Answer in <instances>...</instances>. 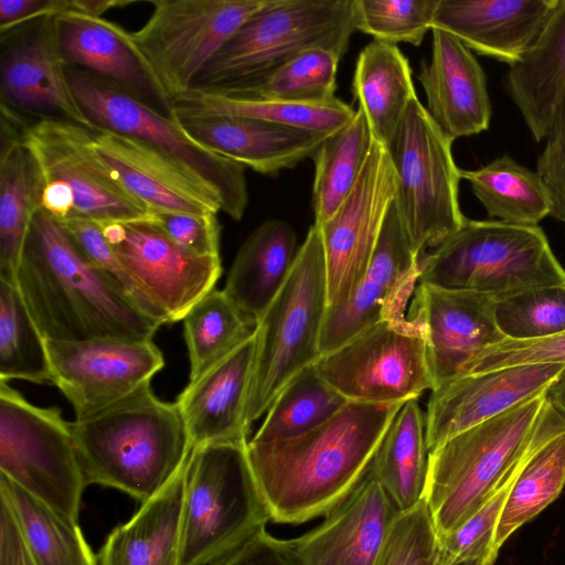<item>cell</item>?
<instances>
[{"mask_svg":"<svg viewBox=\"0 0 565 565\" xmlns=\"http://www.w3.org/2000/svg\"><path fill=\"white\" fill-rule=\"evenodd\" d=\"M299 247L290 225L267 220L239 247L224 292L255 324L285 285Z\"/></svg>","mask_w":565,"mask_h":565,"instance_id":"obj_32","label":"cell"},{"mask_svg":"<svg viewBox=\"0 0 565 565\" xmlns=\"http://www.w3.org/2000/svg\"><path fill=\"white\" fill-rule=\"evenodd\" d=\"M563 363L523 364L459 376L433 391L425 413L428 452L451 436L546 392Z\"/></svg>","mask_w":565,"mask_h":565,"instance_id":"obj_21","label":"cell"},{"mask_svg":"<svg viewBox=\"0 0 565 565\" xmlns=\"http://www.w3.org/2000/svg\"><path fill=\"white\" fill-rule=\"evenodd\" d=\"M0 498L10 508L38 565H96L76 521L0 475Z\"/></svg>","mask_w":565,"mask_h":565,"instance_id":"obj_38","label":"cell"},{"mask_svg":"<svg viewBox=\"0 0 565 565\" xmlns=\"http://www.w3.org/2000/svg\"><path fill=\"white\" fill-rule=\"evenodd\" d=\"M22 129L19 115L1 110L0 280L13 285L42 191L38 166L22 143Z\"/></svg>","mask_w":565,"mask_h":565,"instance_id":"obj_29","label":"cell"},{"mask_svg":"<svg viewBox=\"0 0 565 565\" xmlns=\"http://www.w3.org/2000/svg\"><path fill=\"white\" fill-rule=\"evenodd\" d=\"M66 76L95 131H111L148 145L207 188L218 200L221 212L235 221L243 217L248 204L245 166L198 143L175 119L111 82L76 67H66Z\"/></svg>","mask_w":565,"mask_h":565,"instance_id":"obj_9","label":"cell"},{"mask_svg":"<svg viewBox=\"0 0 565 565\" xmlns=\"http://www.w3.org/2000/svg\"><path fill=\"white\" fill-rule=\"evenodd\" d=\"M188 460L127 523L114 529L96 556V565H180Z\"/></svg>","mask_w":565,"mask_h":565,"instance_id":"obj_31","label":"cell"},{"mask_svg":"<svg viewBox=\"0 0 565 565\" xmlns=\"http://www.w3.org/2000/svg\"><path fill=\"white\" fill-rule=\"evenodd\" d=\"M403 404L349 402L320 426L294 438L247 443V456L275 523L327 515L362 482Z\"/></svg>","mask_w":565,"mask_h":565,"instance_id":"obj_1","label":"cell"},{"mask_svg":"<svg viewBox=\"0 0 565 565\" xmlns=\"http://www.w3.org/2000/svg\"><path fill=\"white\" fill-rule=\"evenodd\" d=\"M60 54L66 67L88 71L171 116L172 105L132 45L129 32L100 17L66 10L55 15Z\"/></svg>","mask_w":565,"mask_h":565,"instance_id":"obj_25","label":"cell"},{"mask_svg":"<svg viewBox=\"0 0 565 565\" xmlns=\"http://www.w3.org/2000/svg\"><path fill=\"white\" fill-rule=\"evenodd\" d=\"M544 141L536 160V172L551 193L553 206L550 216L565 224V98Z\"/></svg>","mask_w":565,"mask_h":565,"instance_id":"obj_51","label":"cell"},{"mask_svg":"<svg viewBox=\"0 0 565 565\" xmlns=\"http://www.w3.org/2000/svg\"><path fill=\"white\" fill-rule=\"evenodd\" d=\"M0 565H38L7 502L0 498Z\"/></svg>","mask_w":565,"mask_h":565,"instance_id":"obj_54","label":"cell"},{"mask_svg":"<svg viewBox=\"0 0 565 565\" xmlns=\"http://www.w3.org/2000/svg\"><path fill=\"white\" fill-rule=\"evenodd\" d=\"M340 60L341 57L330 50L312 47L296 55L258 84L222 96L289 103H326L335 98Z\"/></svg>","mask_w":565,"mask_h":565,"instance_id":"obj_43","label":"cell"},{"mask_svg":"<svg viewBox=\"0 0 565 565\" xmlns=\"http://www.w3.org/2000/svg\"><path fill=\"white\" fill-rule=\"evenodd\" d=\"M439 561V559H438ZM439 565V563H437ZM454 565H489L486 561L482 559H473V561H465Z\"/></svg>","mask_w":565,"mask_h":565,"instance_id":"obj_57","label":"cell"},{"mask_svg":"<svg viewBox=\"0 0 565 565\" xmlns=\"http://www.w3.org/2000/svg\"><path fill=\"white\" fill-rule=\"evenodd\" d=\"M315 366L349 402L404 404L434 388L424 334L409 317L375 323Z\"/></svg>","mask_w":565,"mask_h":565,"instance_id":"obj_13","label":"cell"},{"mask_svg":"<svg viewBox=\"0 0 565 565\" xmlns=\"http://www.w3.org/2000/svg\"><path fill=\"white\" fill-rule=\"evenodd\" d=\"M55 385L72 405L75 419L89 416L151 383L164 366L150 340L98 338L46 340Z\"/></svg>","mask_w":565,"mask_h":565,"instance_id":"obj_15","label":"cell"},{"mask_svg":"<svg viewBox=\"0 0 565 565\" xmlns=\"http://www.w3.org/2000/svg\"><path fill=\"white\" fill-rule=\"evenodd\" d=\"M460 177L492 220L535 226L552 212L551 193L541 175L509 154L475 170L460 169Z\"/></svg>","mask_w":565,"mask_h":565,"instance_id":"obj_37","label":"cell"},{"mask_svg":"<svg viewBox=\"0 0 565 565\" xmlns=\"http://www.w3.org/2000/svg\"><path fill=\"white\" fill-rule=\"evenodd\" d=\"M396 191L388 151L374 140L345 201L329 220L318 224L326 258L328 308L345 303L362 280Z\"/></svg>","mask_w":565,"mask_h":565,"instance_id":"obj_16","label":"cell"},{"mask_svg":"<svg viewBox=\"0 0 565 565\" xmlns=\"http://www.w3.org/2000/svg\"><path fill=\"white\" fill-rule=\"evenodd\" d=\"M94 134L65 119L25 117L22 143L35 161L42 183L56 182L73 194L74 211L68 220H149L151 212L119 184L98 158Z\"/></svg>","mask_w":565,"mask_h":565,"instance_id":"obj_14","label":"cell"},{"mask_svg":"<svg viewBox=\"0 0 565 565\" xmlns=\"http://www.w3.org/2000/svg\"><path fill=\"white\" fill-rule=\"evenodd\" d=\"M553 407L565 419V370L546 392Z\"/></svg>","mask_w":565,"mask_h":565,"instance_id":"obj_56","label":"cell"},{"mask_svg":"<svg viewBox=\"0 0 565 565\" xmlns=\"http://www.w3.org/2000/svg\"><path fill=\"white\" fill-rule=\"evenodd\" d=\"M131 3L130 1L120 0H73L72 9L85 14L100 17L107 10L115 7H124Z\"/></svg>","mask_w":565,"mask_h":565,"instance_id":"obj_55","label":"cell"},{"mask_svg":"<svg viewBox=\"0 0 565 565\" xmlns=\"http://www.w3.org/2000/svg\"><path fill=\"white\" fill-rule=\"evenodd\" d=\"M558 0H439L433 28L509 66L542 31ZM431 28V29H433Z\"/></svg>","mask_w":565,"mask_h":565,"instance_id":"obj_26","label":"cell"},{"mask_svg":"<svg viewBox=\"0 0 565 565\" xmlns=\"http://www.w3.org/2000/svg\"><path fill=\"white\" fill-rule=\"evenodd\" d=\"M182 321L190 360L189 381L202 375L256 330V324L224 290L216 288L201 298Z\"/></svg>","mask_w":565,"mask_h":565,"instance_id":"obj_41","label":"cell"},{"mask_svg":"<svg viewBox=\"0 0 565 565\" xmlns=\"http://www.w3.org/2000/svg\"><path fill=\"white\" fill-rule=\"evenodd\" d=\"M177 121L190 138L203 147L269 175L313 158L329 136L238 116H210Z\"/></svg>","mask_w":565,"mask_h":565,"instance_id":"obj_28","label":"cell"},{"mask_svg":"<svg viewBox=\"0 0 565 565\" xmlns=\"http://www.w3.org/2000/svg\"><path fill=\"white\" fill-rule=\"evenodd\" d=\"M348 403L312 364L280 391L249 441L263 444L297 437L329 420Z\"/></svg>","mask_w":565,"mask_h":565,"instance_id":"obj_40","label":"cell"},{"mask_svg":"<svg viewBox=\"0 0 565 565\" xmlns=\"http://www.w3.org/2000/svg\"><path fill=\"white\" fill-rule=\"evenodd\" d=\"M339 98L326 103H289L268 99L232 98L189 90L172 102L173 119L210 116H238L330 135L345 126L355 115Z\"/></svg>","mask_w":565,"mask_h":565,"instance_id":"obj_34","label":"cell"},{"mask_svg":"<svg viewBox=\"0 0 565 565\" xmlns=\"http://www.w3.org/2000/svg\"><path fill=\"white\" fill-rule=\"evenodd\" d=\"M212 565H298L289 540H280L265 529Z\"/></svg>","mask_w":565,"mask_h":565,"instance_id":"obj_52","label":"cell"},{"mask_svg":"<svg viewBox=\"0 0 565 565\" xmlns=\"http://www.w3.org/2000/svg\"><path fill=\"white\" fill-rule=\"evenodd\" d=\"M17 287L45 340H150L162 326L127 300L41 209L32 221Z\"/></svg>","mask_w":565,"mask_h":565,"instance_id":"obj_2","label":"cell"},{"mask_svg":"<svg viewBox=\"0 0 565 565\" xmlns=\"http://www.w3.org/2000/svg\"><path fill=\"white\" fill-rule=\"evenodd\" d=\"M561 418V414L548 401L533 443L519 462L511 469L501 486L466 522L439 540V565H454L473 559L486 561L489 565L493 564L492 547L494 533L510 489L532 448Z\"/></svg>","mask_w":565,"mask_h":565,"instance_id":"obj_44","label":"cell"},{"mask_svg":"<svg viewBox=\"0 0 565 565\" xmlns=\"http://www.w3.org/2000/svg\"><path fill=\"white\" fill-rule=\"evenodd\" d=\"M452 142L416 97L386 148L397 179L395 199L418 257L440 245L467 220L459 205L461 177Z\"/></svg>","mask_w":565,"mask_h":565,"instance_id":"obj_10","label":"cell"},{"mask_svg":"<svg viewBox=\"0 0 565 565\" xmlns=\"http://www.w3.org/2000/svg\"><path fill=\"white\" fill-rule=\"evenodd\" d=\"M247 443L192 449L182 503L180 565H212L271 521L248 460Z\"/></svg>","mask_w":565,"mask_h":565,"instance_id":"obj_8","label":"cell"},{"mask_svg":"<svg viewBox=\"0 0 565 565\" xmlns=\"http://www.w3.org/2000/svg\"><path fill=\"white\" fill-rule=\"evenodd\" d=\"M60 223L85 256L127 300L160 324L169 323L166 315L116 255L97 223L85 218Z\"/></svg>","mask_w":565,"mask_h":565,"instance_id":"obj_47","label":"cell"},{"mask_svg":"<svg viewBox=\"0 0 565 565\" xmlns=\"http://www.w3.org/2000/svg\"><path fill=\"white\" fill-rule=\"evenodd\" d=\"M0 475L55 511L78 521L87 486L71 423L58 407L28 402L0 380Z\"/></svg>","mask_w":565,"mask_h":565,"instance_id":"obj_11","label":"cell"},{"mask_svg":"<svg viewBox=\"0 0 565 565\" xmlns=\"http://www.w3.org/2000/svg\"><path fill=\"white\" fill-rule=\"evenodd\" d=\"M428 454L425 414L417 399L407 401L388 427L370 469L399 512L424 499Z\"/></svg>","mask_w":565,"mask_h":565,"instance_id":"obj_35","label":"cell"},{"mask_svg":"<svg viewBox=\"0 0 565 565\" xmlns=\"http://www.w3.org/2000/svg\"><path fill=\"white\" fill-rule=\"evenodd\" d=\"M409 318L424 334L434 388L462 373L487 347L505 339L495 320V299L483 294L417 284Z\"/></svg>","mask_w":565,"mask_h":565,"instance_id":"obj_20","label":"cell"},{"mask_svg":"<svg viewBox=\"0 0 565 565\" xmlns=\"http://www.w3.org/2000/svg\"><path fill=\"white\" fill-rule=\"evenodd\" d=\"M439 0H354L358 31L374 40L422 44Z\"/></svg>","mask_w":565,"mask_h":565,"instance_id":"obj_46","label":"cell"},{"mask_svg":"<svg viewBox=\"0 0 565 565\" xmlns=\"http://www.w3.org/2000/svg\"><path fill=\"white\" fill-rule=\"evenodd\" d=\"M439 554V537L423 499L398 513L375 565H437Z\"/></svg>","mask_w":565,"mask_h":565,"instance_id":"obj_48","label":"cell"},{"mask_svg":"<svg viewBox=\"0 0 565 565\" xmlns=\"http://www.w3.org/2000/svg\"><path fill=\"white\" fill-rule=\"evenodd\" d=\"M537 363L565 364V332L539 340H509L487 347L469 361L462 375L495 369Z\"/></svg>","mask_w":565,"mask_h":565,"instance_id":"obj_49","label":"cell"},{"mask_svg":"<svg viewBox=\"0 0 565 565\" xmlns=\"http://www.w3.org/2000/svg\"><path fill=\"white\" fill-rule=\"evenodd\" d=\"M499 330L526 341L565 332V285L526 289L495 300Z\"/></svg>","mask_w":565,"mask_h":565,"instance_id":"obj_45","label":"cell"},{"mask_svg":"<svg viewBox=\"0 0 565 565\" xmlns=\"http://www.w3.org/2000/svg\"><path fill=\"white\" fill-rule=\"evenodd\" d=\"M565 486V419H558L525 458L503 505L493 539L495 559L503 543L556 500Z\"/></svg>","mask_w":565,"mask_h":565,"instance_id":"obj_36","label":"cell"},{"mask_svg":"<svg viewBox=\"0 0 565 565\" xmlns=\"http://www.w3.org/2000/svg\"><path fill=\"white\" fill-rule=\"evenodd\" d=\"M361 107L342 128L329 135L313 156L312 209L315 223L329 220L354 188L373 145Z\"/></svg>","mask_w":565,"mask_h":565,"instance_id":"obj_39","label":"cell"},{"mask_svg":"<svg viewBox=\"0 0 565 565\" xmlns=\"http://www.w3.org/2000/svg\"><path fill=\"white\" fill-rule=\"evenodd\" d=\"M130 274L166 315L177 322L222 275L221 256H199L170 239L149 220L97 223Z\"/></svg>","mask_w":565,"mask_h":565,"instance_id":"obj_17","label":"cell"},{"mask_svg":"<svg viewBox=\"0 0 565 565\" xmlns=\"http://www.w3.org/2000/svg\"><path fill=\"white\" fill-rule=\"evenodd\" d=\"M93 146L119 184L150 212H221L216 196L174 161L134 138L97 130Z\"/></svg>","mask_w":565,"mask_h":565,"instance_id":"obj_23","label":"cell"},{"mask_svg":"<svg viewBox=\"0 0 565 565\" xmlns=\"http://www.w3.org/2000/svg\"><path fill=\"white\" fill-rule=\"evenodd\" d=\"M352 94L373 139L388 147L416 93L412 67L396 44L373 40L356 60Z\"/></svg>","mask_w":565,"mask_h":565,"instance_id":"obj_33","label":"cell"},{"mask_svg":"<svg viewBox=\"0 0 565 565\" xmlns=\"http://www.w3.org/2000/svg\"><path fill=\"white\" fill-rule=\"evenodd\" d=\"M71 9L70 0H1L0 34L4 35L24 24Z\"/></svg>","mask_w":565,"mask_h":565,"instance_id":"obj_53","label":"cell"},{"mask_svg":"<svg viewBox=\"0 0 565 565\" xmlns=\"http://www.w3.org/2000/svg\"><path fill=\"white\" fill-rule=\"evenodd\" d=\"M399 511L370 473L324 521L289 540L298 565H375Z\"/></svg>","mask_w":565,"mask_h":565,"instance_id":"obj_22","label":"cell"},{"mask_svg":"<svg viewBox=\"0 0 565 565\" xmlns=\"http://www.w3.org/2000/svg\"><path fill=\"white\" fill-rule=\"evenodd\" d=\"M256 330L202 375L189 381L177 402L192 448L246 441V405L253 373Z\"/></svg>","mask_w":565,"mask_h":565,"instance_id":"obj_27","label":"cell"},{"mask_svg":"<svg viewBox=\"0 0 565 565\" xmlns=\"http://www.w3.org/2000/svg\"><path fill=\"white\" fill-rule=\"evenodd\" d=\"M356 31L354 0H267L207 62L190 90H244L312 47L342 58Z\"/></svg>","mask_w":565,"mask_h":565,"instance_id":"obj_4","label":"cell"},{"mask_svg":"<svg viewBox=\"0 0 565 565\" xmlns=\"http://www.w3.org/2000/svg\"><path fill=\"white\" fill-rule=\"evenodd\" d=\"M70 423L86 484L118 489L141 503L169 483L193 449L178 402L160 399L150 384Z\"/></svg>","mask_w":565,"mask_h":565,"instance_id":"obj_3","label":"cell"},{"mask_svg":"<svg viewBox=\"0 0 565 565\" xmlns=\"http://www.w3.org/2000/svg\"><path fill=\"white\" fill-rule=\"evenodd\" d=\"M0 380L52 384L46 340L17 285L0 280Z\"/></svg>","mask_w":565,"mask_h":565,"instance_id":"obj_42","label":"cell"},{"mask_svg":"<svg viewBox=\"0 0 565 565\" xmlns=\"http://www.w3.org/2000/svg\"><path fill=\"white\" fill-rule=\"evenodd\" d=\"M431 33V56L418 74L427 113L452 141L487 130L492 105L481 64L451 33L439 28Z\"/></svg>","mask_w":565,"mask_h":565,"instance_id":"obj_24","label":"cell"},{"mask_svg":"<svg viewBox=\"0 0 565 565\" xmlns=\"http://www.w3.org/2000/svg\"><path fill=\"white\" fill-rule=\"evenodd\" d=\"M507 88L535 141H544L565 98V0L522 57L509 66Z\"/></svg>","mask_w":565,"mask_h":565,"instance_id":"obj_30","label":"cell"},{"mask_svg":"<svg viewBox=\"0 0 565 565\" xmlns=\"http://www.w3.org/2000/svg\"><path fill=\"white\" fill-rule=\"evenodd\" d=\"M419 258L412 248L394 199L362 280L345 303L327 310L321 355L384 319L406 317V306L418 284Z\"/></svg>","mask_w":565,"mask_h":565,"instance_id":"obj_18","label":"cell"},{"mask_svg":"<svg viewBox=\"0 0 565 565\" xmlns=\"http://www.w3.org/2000/svg\"><path fill=\"white\" fill-rule=\"evenodd\" d=\"M1 42H7L0 67L2 103L35 118L65 119L95 131L68 84L55 15L1 35Z\"/></svg>","mask_w":565,"mask_h":565,"instance_id":"obj_19","label":"cell"},{"mask_svg":"<svg viewBox=\"0 0 565 565\" xmlns=\"http://www.w3.org/2000/svg\"><path fill=\"white\" fill-rule=\"evenodd\" d=\"M150 221L182 248L199 256H220L221 227L216 214L152 211Z\"/></svg>","mask_w":565,"mask_h":565,"instance_id":"obj_50","label":"cell"},{"mask_svg":"<svg viewBox=\"0 0 565 565\" xmlns=\"http://www.w3.org/2000/svg\"><path fill=\"white\" fill-rule=\"evenodd\" d=\"M267 0H156L152 13L129 38L171 103Z\"/></svg>","mask_w":565,"mask_h":565,"instance_id":"obj_12","label":"cell"},{"mask_svg":"<svg viewBox=\"0 0 565 565\" xmlns=\"http://www.w3.org/2000/svg\"><path fill=\"white\" fill-rule=\"evenodd\" d=\"M328 310L327 268L320 227H309L291 271L256 323V347L246 423L265 415L276 396L300 371L321 356Z\"/></svg>","mask_w":565,"mask_h":565,"instance_id":"obj_7","label":"cell"},{"mask_svg":"<svg viewBox=\"0 0 565 565\" xmlns=\"http://www.w3.org/2000/svg\"><path fill=\"white\" fill-rule=\"evenodd\" d=\"M546 392L451 436L429 451L424 500L439 540L483 505L527 451L548 401Z\"/></svg>","mask_w":565,"mask_h":565,"instance_id":"obj_5","label":"cell"},{"mask_svg":"<svg viewBox=\"0 0 565 565\" xmlns=\"http://www.w3.org/2000/svg\"><path fill=\"white\" fill-rule=\"evenodd\" d=\"M418 284L497 300L531 288L565 285V269L541 226L467 218L419 258Z\"/></svg>","mask_w":565,"mask_h":565,"instance_id":"obj_6","label":"cell"}]
</instances>
